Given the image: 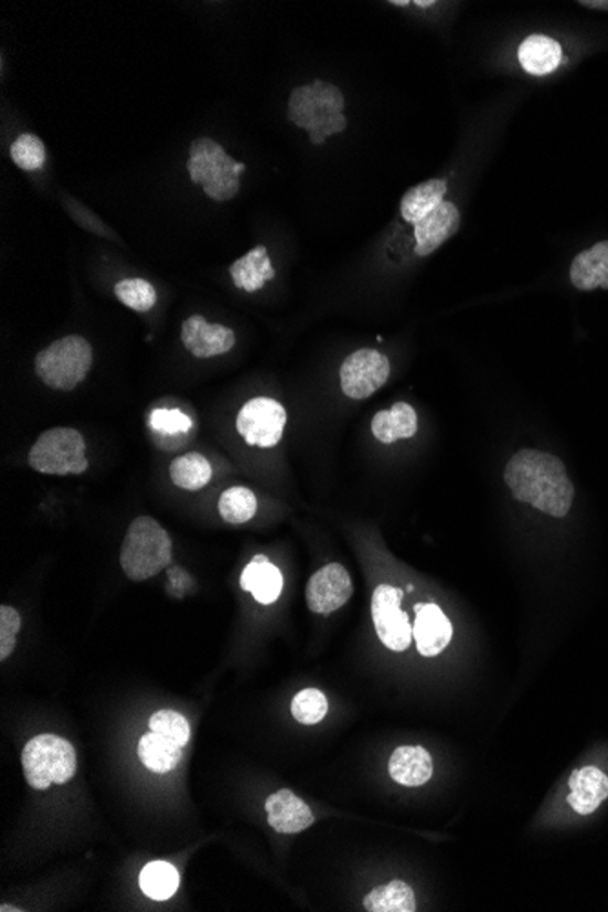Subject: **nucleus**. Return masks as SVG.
Returning <instances> with one entry per match:
<instances>
[{"mask_svg": "<svg viewBox=\"0 0 608 912\" xmlns=\"http://www.w3.org/2000/svg\"><path fill=\"white\" fill-rule=\"evenodd\" d=\"M504 481L521 503L552 518H565L574 501V485L562 459L546 452L521 450L504 468Z\"/></svg>", "mask_w": 608, "mask_h": 912, "instance_id": "nucleus-1", "label": "nucleus"}, {"mask_svg": "<svg viewBox=\"0 0 608 912\" xmlns=\"http://www.w3.org/2000/svg\"><path fill=\"white\" fill-rule=\"evenodd\" d=\"M172 538L156 519H134L120 549V566L131 581L161 574L172 563Z\"/></svg>", "mask_w": 608, "mask_h": 912, "instance_id": "nucleus-2", "label": "nucleus"}, {"mask_svg": "<svg viewBox=\"0 0 608 912\" xmlns=\"http://www.w3.org/2000/svg\"><path fill=\"white\" fill-rule=\"evenodd\" d=\"M343 94L338 86L324 83V81H313L307 86H299L290 94L288 100V120L297 128L310 131V142L319 146L332 137V119L335 115L343 114Z\"/></svg>", "mask_w": 608, "mask_h": 912, "instance_id": "nucleus-3", "label": "nucleus"}, {"mask_svg": "<svg viewBox=\"0 0 608 912\" xmlns=\"http://www.w3.org/2000/svg\"><path fill=\"white\" fill-rule=\"evenodd\" d=\"M22 768L26 782L36 791H46L68 783L77 771V754L72 743L55 734H41L22 751Z\"/></svg>", "mask_w": 608, "mask_h": 912, "instance_id": "nucleus-4", "label": "nucleus"}, {"mask_svg": "<svg viewBox=\"0 0 608 912\" xmlns=\"http://www.w3.org/2000/svg\"><path fill=\"white\" fill-rule=\"evenodd\" d=\"M92 344L81 336H68L36 353L35 372L50 389L70 392L83 383L92 369Z\"/></svg>", "mask_w": 608, "mask_h": 912, "instance_id": "nucleus-5", "label": "nucleus"}, {"mask_svg": "<svg viewBox=\"0 0 608 912\" xmlns=\"http://www.w3.org/2000/svg\"><path fill=\"white\" fill-rule=\"evenodd\" d=\"M28 463L36 473L47 476H70L88 470L86 443L81 432L57 426L44 432L28 454Z\"/></svg>", "mask_w": 608, "mask_h": 912, "instance_id": "nucleus-6", "label": "nucleus"}, {"mask_svg": "<svg viewBox=\"0 0 608 912\" xmlns=\"http://www.w3.org/2000/svg\"><path fill=\"white\" fill-rule=\"evenodd\" d=\"M391 378V361L372 348H361L344 359L339 370L341 390L350 400H366Z\"/></svg>", "mask_w": 608, "mask_h": 912, "instance_id": "nucleus-7", "label": "nucleus"}, {"mask_svg": "<svg viewBox=\"0 0 608 912\" xmlns=\"http://www.w3.org/2000/svg\"><path fill=\"white\" fill-rule=\"evenodd\" d=\"M287 420V410L281 403L270 397H255L241 409L237 432L250 446L271 448L281 441Z\"/></svg>", "mask_w": 608, "mask_h": 912, "instance_id": "nucleus-8", "label": "nucleus"}, {"mask_svg": "<svg viewBox=\"0 0 608 912\" xmlns=\"http://www.w3.org/2000/svg\"><path fill=\"white\" fill-rule=\"evenodd\" d=\"M403 591L392 585H380L372 596V617L375 633L385 647L405 653L414 638V628L406 612L401 611Z\"/></svg>", "mask_w": 608, "mask_h": 912, "instance_id": "nucleus-9", "label": "nucleus"}, {"mask_svg": "<svg viewBox=\"0 0 608 912\" xmlns=\"http://www.w3.org/2000/svg\"><path fill=\"white\" fill-rule=\"evenodd\" d=\"M354 585L343 565L330 563L310 577L307 585V603L316 614H332L349 603Z\"/></svg>", "mask_w": 608, "mask_h": 912, "instance_id": "nucleus-10", "label": "nucleus"}, {"mask_svg": "<svg viewBox=\"0 0 608 912\" xmlns=\"http://www.w3.org/2000/svg\"><path fill=\"white\" fill-rule=\"evenodd\" d=\"M181 341L195 358L209 359L230 352L235 333L223 325H210L203 316H192L182 325Z\"/></svg>", "mask_w": 608, "mask_h": 912, "instance_id": "nucleus-11", "label": "nucleus"}, {"mask_svg": "<svg viewBox=\"0 0 608 912\" xmlns=\"http://www.w3.org/2000/svg\"><path fill=\"white\" fill-rule=\"evenodd\" d=\"M461 226V213L458 206L450 201H442L427 218L414 224L416 234V254L427 257L434 254L439 246L458 234Z\"/></svg>", "mask_w": 608, "mask_h": 912, "instance_id": "nucleus-12", "label": "nucleus"}, {"mask_svg": "<svg viewBox=\"0 0 608 912\" xmlns=\"http://www.w3.org/2000/svg\"><path fill=\"white\" fill-rule=\"evenodd\" d=\"M265 809L271 829L281 835H297L316 821L310 807L288 788L268 796Z\"/></svg>", "mask_w": 608, "mask_h": 912, "instance_id": "nucleus-13", "label": "nucleus"}, {"mask_svg": "<svg viewBox=\"0 0 608 912\" xmlns=\"http://www.w3.org/2000/svg\"><path fill=\"white\" fill-rule=\"evenodd\" d=\"M416 612L414 638L417 641V650L425 658H434L437 654H441L452 639V623L434 603L422 605L416 608Z\"/></svg>", "mask_w": 608, "mask_h": 912, "instance_id": "nucleus-14", "label": "nucleus"}, {"mask_svg": "<svg viewBox=\"0 0 608 912\" xmlns=\"http://www.w3.org/2000/svg\"><path fill=\"white\" fill-rule=\"evenodd\" d=\"M568 785H570L568 805L583 816L598 810L599 805L608 798V776L593 765L574 771Z\"/></svg>", "mask_w": 608, "mask_h": 912, "instance_id": "nucleus-15", "label": "nucleus"}, {"mask_svg": "<svg viewBox=\"0 0 608 912\" xmlns=\"http://www.w3.org/2000/svg\"><path fill=\"white\" fill-rule=\"evenodd\" d=\"M570 280L577 290H608V241L594 244L574 257Z\"/></svg>", "mask_w": 608, "mask_h": 912, "instance_id": "nucleus-16", "label": "nucleus"}, {"mask_svg": "<svg viewBox=\"0 0 608 912\" xmlns=\"http://www.w3.org/2000/svg\"><path fill=\"white\" fill-rule=\"evenodd\" d=\"M388 771L394 782L405 787H419L434 773V762L423 746H399L392 754Z\"/></svg>", "mask_w": 608, "mask_h": 912, "instance_id": "nucleus-17", "label": "nucleus"}, {"mask_svg": "<svg viewBox=\"0 0 608 912\" xmlns=\"http://www.w3.org/2000/svg\"><path fill=\"white\" fill-rule=\"evenodd\" d=\"M241 586L263 605L277 602L282 592V574L265 555H257L241 575Z\"/></svg>", "mask_w": 608, "mask_h": 912, "instance_id": "nucleus-18", "label": "nucleus"}, {"mask_svg": "<svg viewBox=\"0 0 608 912\" xmlns=\"http://www.w3.org/2000/svg\"><path fill=\"white\" fill-rule=\"evenodd\" d=\"M521 66L531 75H548L562 64L563 50L559 42L546 35L526 36L518 50Z\"/></svg>", "mask_w": 608, "mask_h": 912, "instance_id": "nucleus-19", "label": "nucleus"}, {"mask_svg": "<svg viewBox=\"0 0 608 912\" xmlns=\"http://www.w3.org/2000/svg\"><path fill=\"white\" fill-rule=\"evenodd\" d=\"M417 428H419V423H417L416 410L412 409L408 403H395L391 410H383L372 420L375 439L385 445L399 439H410L416 436Z\"/></svg>", "mask_w": 608, "mask_h": 912, "instance_id": "nucleus-20", "label": "nucleus"}, {"mask_svg": "<svg viewBox=\"0 0 608 912\" xmlns=\"http://www.w3.org/2000/svg\"><path fill=\"white\" fill-rule=\"evenodd\" d=\"M447 192L448 184L442 179H430L410 188L401 199V218L405 219L406 223H419L445 201Z\"/></svg>", "mask_w": 608, "mask_h": 912, "instance_id": "nucleus-21", "label": "nucleus"}, {"mask_svg": "<svg viewBox=\"0 0 608 912\" xmlns=\"http://www.w3.org/2000/svg\"><path fill=\"white\" fill-rule=\"evenodd\" d=\"M230 274L234 279V285L241 290L257 291L276 277V271L271 266L270 257L265 246H257L250 250L245 257L235 261L230 266Z\"/></svg>", "mask_w": 608, "mask_h": 912, "instance_id": "nucleus-22", "label": "nucleus"}, {"mask_svg": "<svg viewBox=\"0 0 608 912\" xmlns=\"http://www.w3.org/2000/svg\"><path fill=\"white\" fill-rule=\"evenodd\" d=\"M139 757L151 773L168 774L175 771L182 757V746L159 736L156 732L145 734L139 742Z\"/></svg>", "mask_w": 608, "mask_h": 912, "instance_id": "nucleus-23", "label": "nucleus"}, {"mask_svg": "<svg viewBox=\"0 0 608 912\" xmlns=\"http://www.w3.org/2000/svg\"><path fill=\"white\" fill-rule=\"evenodd\" d=\"M363 908L369 912H414L417 905L412 887L405 881L394 880L386 886L375 887L364 898Z\"/></svg>", "mask_w": 608, "mask_h": 912, "instance_id": "nucleus-24", "label": "nucleus"}, {"mask_svg": "<svg viewBox=\"0 0 608 912\" xmlns=\"http://www.w3.org/2000/svg\"><path fill=\"white\" fill-rule=\"evenodd\" d=\"M212 465H210L206 457L201 454H184L173 459L170 465V477H172L173 485L188 490V492H195L209 485L212 479Z\"/></svg>", "mask_w": 608, "mask_h": 912, "instance_id": "nucleus-25", "label": "nucleus"}, {"mask_svg": "<svg viewBox=\"0 0 608 912\" xmlns=\"http://www.w3.org/2000/svg\"><path fill=\"white\" fill-rule=\"evenodd\" d=\"M141 889L146 897L164 902L178 892L179 872L172 863L168 861H151L142 869Z\"/></svg>", "mask_w": 608, "mask_h": 912, "instance_id": "nucleus-26", "label": "nucleus"}, {"mask_svg": "<svg viewBox=\"0 0 608 912\" xmlns=\"http://www.w3.org/2000/svg\"><path fill=\"white\" fill-rule=\"evenodd\" d=\"M257 512V498L250 488L232 487L218 499V513L230 524H245Z\"/></svg>", "mask_w": 608, "mask_h": 912, "instance_id": "nucleus-27", "label": "nucleus"}, {"mask_svg": "<svg viewBox=\"0 0 608 912\" xmlns=\"http://www.w3.org/2000/svg\"><path fill=\"white\" fill-rule=\"evenodd\" d=\"M115 297L131 310L148 311L156 306L157 291L145 279H125L115 286Z\"/></svg>", "mask_w": 608, "mask_h": 912, "instance_id": "nucleus-28", "label": "nucleus"}, {"mask_svg": "<svg viewBox=\"0 0 608 912\" xmlns=\"http://www.w3.org/2000/svg\"><path fill=\"white\" fill-rule=\"evenodd\" d=\"M150 731L159 736L167 738L170 742L178 743L179 746L188 745L190 742V723L184 715L175 710H159L150 718Z\"/></svg>", "mask_w": 608, "mask_h": 912, "instance_id": "nucleus-29", "label": "nucleus"}, {"mask_svg": "<svg viewBox=\"0 0 608 912\" xmlns=\"http://www.w3.org/2000/svg\"><path fill=\"white\" fill-rule=\"evenodd\" d=\"M327 712V696L318 689L301 690L291 701V714L302 725H318Z\"/></svg>", "mask_w": 608, "mask_h": 912, "instance_id": "nucleus-30", "label": "nucleus"}, {"mask_svg": "<svg viewBox=\"0 0 608 912\" xmlns=\"http://www.w3.org/2000/svg\"><path fill=\"white\" fill-rule=\"evenodd\" d=\"M10 156L21 170L35 171L46 161V146L39 137L24 134L10 146Z\"/></svg>", "mask_w": 608, "mask_h": 912, "instance_id": "nucleus-31", "label": "nucleus"}, {"mask_svg": "<svg viewBox=\"0 0 608 912\" xmlns=\"http://www.w3.org/2000/svg\"><path fill=\"white\" fill-rule=\"evenodd\" d=\"M150 426L164 436H178L192 428V420L179 410H156L150 415Z\"/></svg>", "mask_w": 608, "mask_h": 912, "instance_id": "nucleus-32", "label": "nucleus"}, {"mask_svg": "<svg viewBox=\"0 0 608 912\" xmlns=\"http://www.w3.org/2000/svg\"><path fill=\"white\" fill-rule=\"evenodd\" d=\"M21 628V616L19 612L8 605L0 607V659L10 658V654L15 648L17 634Z\"/></svg>", "mask_w": 608, "mask_h": 912, "instance_id": "nucleus-33", "label": "nucleus"}, {"mask_svg": "<svg viewBox=\"0 0 608 912\" xmlns=\"http://www.w3.org/2000/svg\"><path fill=\"white\" fill-rule=\"evenodd\" d=\"M203 188L204 193H206L210 199H214L217 203H224V201H232V199L237 195L241 181L239 177L232 176V173H224L223 177H218L215 181L203 184Z\"/></svg>", "mask_w": 608, "mask_h": 912, "instance_id": "nucleus-34", "label": "nucleus"}, {"mask_svg": "<svg viewBox=\"0 0 608 912\" xmlns=\"http://www.w3.org/2000/svg\"><path fill=\"white\" fill-rule=\"evenodd\" d=\"M193 156H203L209 165H223L224 159L228 157L223 146L217 145L215 140L206 139V137L193 140L192 146H190V157Z\"/></svg>", "mask_w": 608, "mask_h": 912, "instance_id": "nucleus-35", "label": "nucleus"}, {"mask_svg": "<svg viewBox=\"0 0 608 912\" xmlns=\"http://www.w3.org/2000/svg\"><path fill=\"white\" fill-rule=\"evenodd\" d=\"M188 173L192 177L193 184H201L203 171L206 168V159L203 156H193L188 159Z\"/></svg>", "mask_w": 608, "mask_h": 912, "instance_id": "nucleus-36", "label": "nucleus"}, {"mask_svg": "<svg viewBox=\"0 0 608 912\" xmlns=\"http://www.w3.org/2000/svg\"><path fill=\"white\" fill-rule=\"evenodd\" d=\"M579 6H585V8H593V10L608 11L607 0H582V2H579Z\"/></svg>", "mask_w": 608, "mask_h": 912, "instance_id": "nucleus-37", "label": "nucleus"}, {"mask_svg": "<svg viewBox=\"0 0 608 912\" xmlns=\"http://www.w3.org/2000/svg\"><path fill=\"white\" fill-rule=\"evenodd\" d=\"M246 167L243 162H237L234 168H232V176L239 177L241 173H245Z\"/></svg>", "mask_w": 608, "mask_h": 912, "instance_id": "nucleus-38", "label": "nucleus"}, {"mask_svg": "<svg viewBox=\"0 0 608 912\" xmlns=\"http://www.w3.org/2000/svg\"><path fill=\"white\" fill-rule=\"evenodd\" d=\"M408 4H410L408 0H392V6H399V8H406Z\"/></svg>", "mask_w": 608, "mask_h": 912, "instance_id": "nucleus-39", "label": "nucleus"}, {"mask_svg": "<svg viewBox=\"0 0 608 912\" xmlns=\"http://www.w3.org/2000/svg\"><path fill=\"white\" fill-rule=\"evenodd\" d=\"M416 4L422 6V8H430V6L436 4V2H434V0H423V2H419V0H417Z\"/></svg>", "mask_w": 608, "mask_h": 912, "instance_id": "nucleus-40", "label": "nucleus"}]
</instances>
